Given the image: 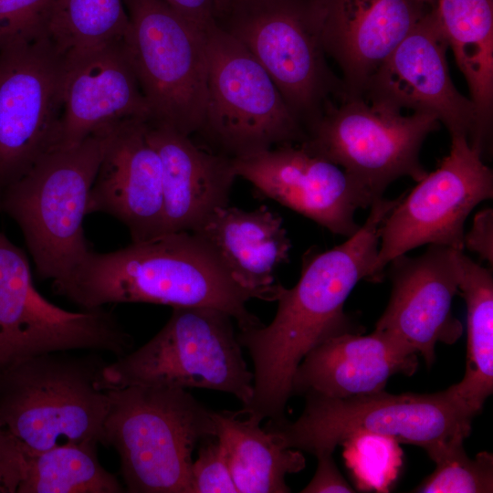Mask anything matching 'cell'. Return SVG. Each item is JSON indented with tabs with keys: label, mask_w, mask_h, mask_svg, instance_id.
<instances>
[{
	"label": "cell",
	"mask_w": 493,
	"mask_h": 493,
	"mask_svg": "<svg viewBox=\"0 0 493 493\" xmlns=\"http://www.w3.org/2000/svg\"><path fill=\"white\" fill-rule=\"evenodd\" d=\"M402 196L376 200L364 224L342 244L307 253L297 284L287 288L277 283L278 309L270 324L236 334L254 365L252 396L241 413L260 423L285 418L296 370L307 353L330 337L363 331L344 304L358 282L368 278L381 226Z\"/></svg>",
	"instance_id": "1"
},
{
	"label": "cell",
	"mask_w": 493,
	"mask_h": 493,
	"mask_svg": "<svg viewBox=\"0 0 493 493\" xmlns=\"http://www.w3.org/2000/svg\"><path fill=\"white\" fill-rule=\"evenodd\" d=\"M54 285L85 309L117 303L211 307L228 313L239 330L263 325L246 309L259 295L242 287L194 232L163 233L106 253L89 249Z\"/></svg>",
	"instance_id": "2"
},
{
	"label": "cell",
	"mask_w": 493,
	"mask_h": 493,
	"mask_svg": "<svg viewBox=\"0 0 493 493\" xmlns=\"http://www.w3.org/2000/svg\"><path fill=\"white\" fill-rule=\"evenodd\" d=\"M306 404L294 422L267 420L264 429L287 448L315 456L360 435H374L422 447L435 462L464 443L475 416L451 388L435 393H388L384 391L338 399L304 394Z\"/></svg>",
	"instance_id": "3"
},
{
	"label": "cell",
	"mask_w": 493,
	"mask_h": 493,
	"mask_svg": "<svg viewBox=\"0 0 493 493\" xmlns=\"http://www.w3.org/2000/svg\"><path fill=\"white\" fill-rule=\"evenodd\" d=\"M106 390L103 446L117 452L126 491L191 493L193 452L215 436L213 410L180 388Z\"/></svg>",
	"instance_id": "4"
},
{
	"label": "cell",
	"mask_w": 493,
	"mask_h": 493,
	"mask_svg": "<svg viewBox=\"0 0 493 493\" xmlns=\"http://www.w3.org/2000/svg\"><path fill=\"white\" fill-rule=\"evenodd\" d=\"M115 125L92 133L76 146L47 152L0 192V207L22 231L38 276L54 284L63 280L90 249L83 222Z\"/></svg>",
	"instance_id": "5"
},
{
	"label": "cell",
	"mask_w": 493,
	"mask_h": 493,
	"mask_svg": "<svg viewBox=\"0 0 493 493\" xmlns=\"http://www.w3.org/2000/svg\"><path fill=\"white\" fill-rule=\"evenodd\" d=\"M63 352L35 356L0 372V426L26 453L104 443L110 397L99 359Z\"/></svg>",
	"instance_id": "6"
},
{
	"label": "cell",
	"mask_w": 493,
	"mask_h": 493,
	"mask_svg": "<svg viewBox=\"0 0 493 493\" xmlns=\"http://www.w3.org/2000/svg\"><path fill=\"white\" fill-rule=\"evenodd\" d=\"M234 321L215 308H173L169 320L148 342L104 365L100 386L209 389L233 394L244 406L252 396L253 372Z\"/></svg>",
	"instance_id": "7"
},
{
	"label": "cell",
	"mask_w": 493,
	"mask_h": 493,
	"mask_svg": "<svg viewBox=\"0 0 493 493\" xmlns=\"http://www.w3.org/2000/svg\"><path fill=\"white\" fill-rule=\"evenodd\" d=\"M214 20L262 65L306 132L329 103L345 97L309 0H216Z\"/></svg>",
	"instance_id": "8"
},
{
	"label": "cell",
	"mask_w": 493,
	"mask_h": 493,
	"mask_svg": "<svg viewBox=\"0 0 493 493\" xmlns=\"http://www.w3.org/2000/svg\"><path fill=\"white\" fill-rule=\"evenodd\" d=\"M440 124L429 113L404 115L362 97H344L327 105L299 145L341 167L376 201L395 180L419 182L427 174L421 148Z\"/></svg>",
	"instance_id": "9"
},
{
	"label": "cell",
	"mask_w": 493,
	"mask_h": 493,
	"mask_svg": "<svg viewBox=\"0 0 493 493\" xmlns=\"http://www.w3.org/2000/svg\"><path fill=\"white\" fill-rule=\"evenodd\" d=\"M130 25L122 39L152 121L191 136L200 132L206 103L205 29L163 0H124Z\"/></svg>",
	"instance_id": "10"
},
{
	"label": "cell",
	"mask_w": 493,
	"mask_h": 493,
	"mask_svg": "<svg viewBox=\"0 0 493 493\" xmlns=\"http://www.w3.org/2000/svg\"><path fill=\"white\" fill-rule=\"evenodd\" d=\"M205 33L207 85L200 133L231 158L302 143L304 127L256 58L215 22Z\"/></svg>",
	"instance_id": "11"
},
{
	"label": "cell",
	"mask_w": 493,
	"mask_h": 493,
	"mask_svg": "<svg viewBox=\"0 0 493 493\" xmlns=\"http://www.w3.org/2000/svg\"><path fill=\"white\" fill-rule=\"evenodd\" d=\"M132 338L102 308L74 312L36 288L26 255L0 233V372L29 358L68 351H99L117 357Z\"/></svg>",
	"instance_id": "12"
},
{
	"label": "cell",
	"mask_w": 493,
	"mask_h": 493,
	"mask_svg": "<svg viewBox=\"0 0 493 493\" xmlns=\"http://www.w3.org/2000/svg\"><path fill=\"white\" fill-rule=\"evenodd\" d=\"M493 197V173L479 150L461 135L451 136L448 155L384 219L376 259L367 280L380 282L396 257L423 245L464 250L465 222L481 202Z\"/></svg>",
	"instance_id": "13"
},
{
	"label": "cell",
	"mask_w": 493,
	"mask_h": 493,
	"mask_svg": "<svg viewBox=\"0 0 493 493\" xmlns=\"http://www.w3.org/2000/svg\"><path fill=\"white\" fill-rule=\"evenodd\" d=\"M63 74L48 38L0 52V192L57 147Z\"/></svg>",
	"instance_id": "14"
},
{
	"label": "cell",
	"mask_w": 493,
	"mask_h": 493,
	"mask_svg": "<svg viewBox=\"0 0 493 493\" xmlns=\"http://www.w3.org/2000/svg\"><path fill=\"white\" fill-rule=\"evenodd\" d=\"M447 48L434 7L372 76L362 98L402 112L406 110L435 115L450 136L466 137L483 155L487 141L474 103L451 80Z\"/></svg>",
	"instance_id": "15"
},
{
	"label": "cell",
	"mask_w": 493,
	"mask_h": 493,
	"mask_svg": "<svg viewBox=\"0 0 493 493\" xmlns=\"http://www.w3.org/2000/svg\"><path fill=\"white\" fill-rule=\"evenodd\" d=\"M233 163L236 176L249 182L260 196L346 237L361 226L355 212L375 202L341 167L299 144H283L233 158Z\"/></svg>",
	"instance_id": "16"
},
{
	"label": "cell",
	"mask_w": 493,
	"mask_h": 493,
	"mask_svg": "<svg viewBox=\"0 0 493 493\" xmlns=\"http://www.w3.org/2000/svg\"><path fill=\"white\" fill-rule=\"evenodd\" d=\"M456 252L429 245L420 256L403 254L388 264L392 292L375 329L421 354L428 366L435 359L436 343L453 344L463 332L452 309L459 284Z\"/></svg>",
	"instance_id": "17"
},
{
	"label": "cell",
	"mask_w": 493,
	"mask_h": 493,
	"mask_svg": "<svg viewBox=\"0 0 493 493\" xmlns=\"http://www.w3.org/2000/svg\"><path fill=\"white\" fill-rule=\"evenodd\" d=\"M423 0H309L326 56L341 73L345 97L367 83L428 12Z\"/></svg>",
	"instance_id": "18"
},
{
	"label": "cell",
	"mask_w": 493,
	"mask_h": 493,
	"mask_svg": "<svg viewBox=\"0 0 493 493\" xmlns=\"http://www.w3.org/2000/svg\"><path fill=\"white\" fill-rule=\"evenodd\" d=\"M147 121L116 124L91 186L87 214L104 213L128 229L131 241L163 234L162 164Z\"/></svg>",
	"instance_id": "19"
},
{
	"label": "cell",
	"mask_w": 493,
	"mask_h": 493,
	"mask_svg": "<svg viewBox=\"0 0 493 493\" xmlns=\"http://www.w3.org/2000/svg\"><path fill=\"white\" fill-rule=\"evenodd\" d=\"M131 119L151 120L152 111L122 39L64 58L55 149L76 146L101 129Z\"/></svg>",
	"instance_id": "20"
},
{
	"label": "cell",
	"mask_w": 493,
	"mask_h": 493,
	"mask_svg": "<svg viewBox=\"0 0 493 493\" xmlns=\"http://www.w3.org/2000/svg\"><path fill=\"white\" fill-rule=\"evenodd\" d=\"M148 138L162 164L163 233L194 232L228 205L237 177L233 158L196 145L191 136L147 121Z\"/></svg>",
	"instance_id": "21"
},
{
	"label": "cell",
	"mask_w": 493,
	"mask_h": 493,
	"mask_svg": "<svg viewBox=\"0 0 493 493\" xmlns=\"http://www.w3.org/2000/svg\"><path fill=\"white\" fill-rule=\"evenodd\" d=\"M417 366V354L384 331L345 332L307 353L296 370L293 394L338 399L369 395L384 391L394 374L413 375Z\"/></svg>",
	"instance_id": "22"
},
{
	"label": "cell",
	"mask_w": 493,
	"mask_h": 493,
	"mask_svg": "<svg viewBox=\"0 0 493 493\" xmlns=\"http://www.w3.org/2000/svg\"><path fill=\"white\" fill-rule=\"evenodd\" d=\"M194 233L216 253L234 278L274 301V273L288 261L291 243L282 218L261 205L253 210L235 206L217 209Z\"/></svg>",
	"instance_id": "23"
},
{
	"label": "cell",
	"mask_w": 493,
	"mask_h": 493,
	"mask_svg": "<svg viewBox=\"0 0 493 493\" xmlns=\"http://www.w3.org/2000/svg\"><path fill=\"white\" fill-rule=\"evenodd\" d=\"M220 443L239 493H288L286 476L306 466L299 450L285 447L260 422L239 411H213Z\"/></svg>",
	"instance_id": "24"
},
{
	"label": "cell",
	"mask_w": 493,
	"mask_h": 493,
	"mask_svg": "<svg viewBox=\"0 0 493 493\" xmlns=\"http://www.w3.org/2000/svg\"><path fill=\"white\" fill-rule=\"evenodd\" d=\"M437 18L464 75L487 141L493 109L492 0H437Z\"/></svg>",
	"instance_id": "25"
},
{
	"label": "cell",
	"mask_w": 493,
	"mask_h": 493,
	"mask_svg": "<svg viewBox=\"0 0 493 493\" xmlns=\"http://www.w3.org/2000/svg\"><path fill=\"white\" fill-rule=\"evenodd\" d=\"M456 259L458 294L467 307V363L462 381L450 388L476 415L493 393V277L463 250Z\"/></svg>",
	"instance_id": "26"
},
{
	"label": "cell",
	"mask_w": 493,
	"mask_h": 493,
	"mask_svg": "<svg viewBox=\"0 0 493 493\" xmlns=\"http://www.w3.org/2000/svg\"><path fill=\"white\" fill-rule=\"evenodd\" d=\"M98 444H67L26 453L17 493H122L124 486L98 457Z\"/></svg>",
	"instance_id": "27"
},
{
	"label": "cell",
	"mask_w": 493,
	"mask_h": 493,
	"mask_svg": "<svg viewBox=\"0 0 493 493\" xmlns=\"http://www.w3.org/2000/svg\"><path fill=\"white\" fill-rule=\"evenodd\" d=\"M129 25L124 0H58L48 39L66 58L123 39Z\"/></svg>",
	"instance_id": "28"
},
{
	"label": "cell",
	"mask_w": 493,
	"mask_h": 493,
	"mask_svg": "<svg viewBox=\"0 0 493 493\" xmlns=\"http://www.w3.org/2000/svg\"><path fill=\"white\" fill-rule=\"evenodd\" d=\"M435 469L413 492L489 493L493 491V455L479 452L469 457L458 444L435 462Z\"/></svg>",
	"instance_id": "29"
},
{
	"label": "cell",
	"mask_w": 493,
	"mask_h": 493,
	"mask_svg": "<svg viewBox=\"0 0 493 493\" xmlns=\"http://www.w3.org/2000/svg\"><path fill=\"white\" fill-rule=\"evenodd\" d=\"M58 0H0V52L48 38Z\"/></svg>",
	"instance_id": "30"
},
{
	"label": "cell",
	"mask_w": 493,
	"mask_h": 493,
	"mask_svg": "<svg viewBox=\"0 0 493 493\" xmlns=\"http://www.w3.org/2000/svg\"><path fill=\"white\" fill-rule=\"evenodd\" d=\"M198 446L191 467V493H238L217 438H205Z\"/></svg>",
	"instance_id": "31"
},
{
	"label": "cell",
	"mask_w": 493,
	"mask_h": 493,
	"mask_svg": "<svg viewBox=\"0 0 493 493\" xmlns=\"http://www.w3.org/2000/svg\"><path fill=\"white\" fill-rule=\"evenodd\" d=\"M26 463V451L0 426V493H17Z\"/></svg>",
	"instance_id": "32"
},
{
	"label": "cell",
	"mask_w": 493,
	"mask_h": 493,
	"mask_svg": "<svg viewBox=\"0 0 493 493\" xmlns=\"http://www.w3.org/2000/svg\"><path fill=\"white\" fill-rule=\"evenodd\" d=\"M318 466L309 483L300 491L302 493H352L351 487L339 470L331 453L316 456Z\"/></svg>",
	"instance_id": "33"
},
{
	"label": "cell",
	"mask_w": 493,
	"mask_h": 493,
	"mask_svg": "<svg viewBox=\"0 0 493 493\" xmlns=\"http://www.w3.org/2000/svg\"><path fill=\"white\" fill-rule=\"evenodd\" d=\"M476 253L492 265L493 261V211L485 208L477 213L471 229L464 235V248Z\"/></svg>",
	"instance_id": "34"
},
{
	"label": "cell",
	"mask_w": 493,
	"mask_h": 493,
	"mask_svg": "<svg viewBox=\"0 0 493 493\" xmlns=\"http://www.w3.org/2000/svg\"><path fill=\"white\" fill-rule=\"evenodd\" d=\"M180 16L205 29L212 25L216 0H163Z\"/></svg>",
	"instance_id": "35"
},
{
	"label": "cell",
	"mask_w": 493,
	"mask_h": 493,
	"mask_svg": "<svg viewBox=\"0 0 493 493\" xmlns=\"http://www.w3.org/2000/svg\"><path fill=\"white\" fill-rule=\"evenodd\" d=\"M423 1L427 3V4H431L433 2H436L437 0H423Z\"/></svg>",
	"instance_id": "36"
}]
</instances>
